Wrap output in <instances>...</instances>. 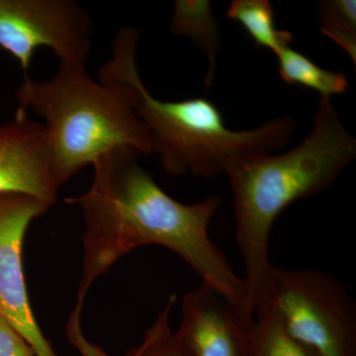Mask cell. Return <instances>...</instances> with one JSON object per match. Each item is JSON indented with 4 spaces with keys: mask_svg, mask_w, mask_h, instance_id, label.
Masks as SVG:
<instances>
[{
    "mask_svg": "<svg viewBox=\"0 0 356 356\" xmlns=\"http://www.w3.org/2000/svg\"><path fill=\"white\" fill-rule=\"evenodd\" d=\"M139 152L120 147L92 163V184L67 199L83 211L81 280L76 308L96 280L136 248L159 245L179 255L203 284L220 293L245 315L248 286L236 275L209 236V224L221 206L217 196L184 204L170 197L140 165Z\"/></svg>",
    "mask_w": 356,
    "mask_h": 356,
    "instance_id": "obj_1",
    "label": "cell"
},
{
    "mask_svg": "<svg viewBox=\"0 0 356 356\" xmlns=\"http://www.w3.org/2000/svg\"><path fill=\"white\" fill-rule=\"evenodd\" d=\"M356 158V139L331 99L321 98L310 134L289 151L254 156L232 168L236 242L245 267V314L254 304L267 271L269 238L282 211L299 199L327 191Z\"/></svg>",
    "mask_w": 356,
    "mask_h": 356,
    "instance_id": "obj_2",
    "label": "cell"
},
{
    "mask_svg": "<svg viewBox=\"0 0 356 356\" xmlns=\"http://www.w3.org/2000/svg\"><path fill=\"white\" fill-rule=\"evenodd\" d=\"M19 108L44 119L58 189L96 159L120 147L153 154L149 131L136 111V90L107 60L92 79L86 67L60 63L44 81L24 76L16 91Z\"/></svg>",
    "mask_w": 356,
    "mask_h": 356,
    "instance_id": "obj_3",
    "label": "cell"
},
{
    "mask_svg": "<svg viewBox=\"0 0 356 356\" xmlns=\"http://www.w3.org/2000/svg\"><path fill=\"white\" fill-rule=\"evenodd\" d=\"M140 33L122 28L115 36L109 60L136 90V111L151 136L154 154L170 175L213 178L254 156L280 151L291 140L296 122L289 116L266 122L261 127L233 131L207 98L163 102L147 90L137 67Z\"/></svg>",
    "mask_w": 356,
    "mask_h": 356,
    "instance_id": "obj_4",
    "label": "cell"
},
{
    "mask_svg": "<svg viewBox=\"0 0 356 356\" xmlns=\"http://www.w3.org/2000/svg\"><path fill=\"white\" fill-rule=\"evenodd\" d=\"M316 356H356V307L346 285L316 269L271 266L255 300Z\"/></svg>",
    "mask_w": 356,
    "mask_h": 356,
    "instance_id": "obj_5",
    "label": "cell"
},
{
    "mask_svg": "<svg viewBox=\"0 0 356 356\" xmlns=\"http://www.w3.org/2000/svg\"><path fill=\"white\" fill-rule=\"evenodd\" d=\"M92 40V18L74 0H0V50L13 56L24 76L41 47L60 63L84 67Z\"/></svg>",
    "mask_w": 356,
    "mask_h": 356,
    "instance_id": "obj_6",
    "label": "cell"
},
{
    "mask_svg": "<svg viewBox=\"0 0 356 356\" xmlns=\"http://www.w3.org/2000/svg\"><path fill=\"white\" fill-rule=\"evenodd\" d=\"M50 204L25 194L0 195V317L22 337L36 356H58L30 307L23 273L22 245L30 222Z\"/></svg>",
    "mask_w": 356,
    "mask_h": 356,
    "instance_id": "obj_7",
    "label": "cell"
},
{
    "mask_svg": "<svg viewBox=\"0 0 356 356\" xmlns=\"http://www.w3.org/2000/svg\"><path fill=\"white\" fill-rule=\"evenodd\" d=\"M175 332L189 356H252L254 321L205 284L187 292Z\"/></svg>",
    "mask_w": 356,
    "mask_h": 356,
    "instance_id": "obj_8",
    "label": "cell"
},
{
    "mask_svg": "<svg viewBox=\"0 0 356 356\" xmlns=\"http://www.w3.org/2000/svg\"><path fill=\"white\" fill-rule=\"evenodd\" d=\"M58 191L46 129L18 108L0 125V195L25 194L53 205Z\"/></svg>",
    "mask_w": 356,
    "mask_h": 356,
    "instance_id": "obj_9",
    "label": "cell"
},
{
    "mask_svg": "<svg viewBox=\"0 0 356 356\" xmlns=\"http://www.w3.org/2000/svg\"><path fill=\"white\" fill-rule=\"evenodd\" d=\"M170 31L186 37L204 51L209 62L206 86H209L216 70L218 53L221 50L222 34L219 22L213 15L209 0H177L170 22Z\"/></svg>",
    "mask_w": 356,
    "mask_h": 356,
    "instance_id": "obj_10",
    "label": "cell"
},
{
    "mask_svg": "<svg viewBox=\"0 0 356 356\" xmlns=\"http://www.w3.org/2000/svg\"><path fill=\"white\" fill-rule=\"evenodd\" d=\"M273 7L268 0H234L226 11L229 19L242 25L255 46L266 49L274 56L290 47L293 34L275 25Z\"/></svg>",
    "mask_w": 356,
    "mask_h": 356,
    "instance_id": "obj_11",
    "label": "cell"
},
{
    "mask_svg": "<svg viewBox=\"0 0 356 356\" xmlns=\"http://www.w3.org/2000/svg\"><path fill=\"white\" fill-rule=\"evenodd\" d=\"M280 79L290 86H300L317 91L321 98L331 99L348 91V79L343 72L323 69L311 58L291 47L283 49L275 56Z\"/></svg>",
    "mask_w": 356,
    "mask_h": 356,
    "instance_id": "obj_12",
    "label": "cell"
},
{
    "mask_svg": "<svg viewBox=\"0 0 356 356\" xmlns=\"http://www.w3.org/2000/svg\"><path fill=\"white\" fill-rule=\"evenodd\" d=\"M320 31L339 44L356 65V1L325 0L318 6Z\"/></svg>",
    "mask_w": 356,
    "mask_h": 356,
    "instance_id": "obj_13",
    "label": "cell"
},
{
    "mask_svg": "<svg viewBox=\"0 0 356 356\" xmlns=\"http://www.w3.org/2000/svg\"><path fill=\"white\" fill-rule=\"evenodd\" d=\"M252 356H316L292 339L269 314L255 310Z\"/></svg>",
    "mask_w": 356,
    "mask_h": 356,
    "instance_id": "obj_14",
    "label": "cell"
},
{
    "mask_svg": "<svg viewBox=\"0 0 356 356\" xmlns=\"http://www.w3.org/2000/svg\"><path fill=\"white\" fill-rule=\"evenodd\" d=\"M177 297L172 294L138 346V356H189L170 327V316Z\"/></svg>",
    "mask_w": 356,
    "mask_h": 356,
    "instance_id": "obj_15",
    "label": "cell"
},
{
    "mask_svg": "<svg viewBox=\"0 0 356 356\" xmlns=\"http://www.w3.org/2000/svg\"><path fill=\"white\" fill-rule=\"evenodd\" d=\"M81 310L74 308L70 314L69 320L65 325V334L67 341L74 346L81 356H110L97 344L91 343L84 336L81 327ZM139 348H133L125 356H138Z\"/></svg>",
    "mask_w": 356,
    "mask_h": 356,
    "instance_id": "obj_16",
    "label": "cell"
},
{
    "mask_svg": "<svg viewBox=\"0 0 356 356\" xmlns=\"http://www.w3.org/2000/svg\"><path fill=\"white\" fill-rule=\"evenodd\" d=\"M0 356H36L29 344L0 317Z\"/></svg>",
    "mask_w": 356,
    "mask_h": 356,
    "instance_id": "obj_17",
    "label": "cell"
},
{
    "mask_svg": "<svg viewBox=\"0 0 356 356\" xmlns=\"http://www.w3.org/2000/svg\"><path fill=\"white\" fill-rule=\"evenodd\" d=\"M1 51H1V50H0V53H1Z\"/></svg>",
    "mask_w": 356,
    "mask_h": 356,
    "instance_id": "obj_18",
    "label": "cell"
}]
</instances>
